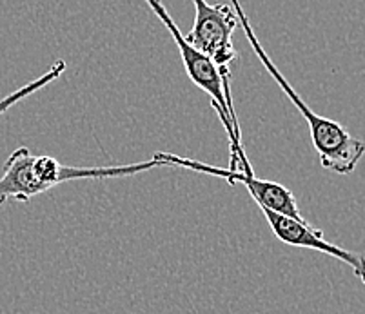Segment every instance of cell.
I'll return each mask as SVG.
<instances>
[{"label": "cell", "mask_w": 365, "mask_h": 314, "mask_svg": "<svg viewBox=\"0 0 365 314\" xmlns=\"http://www.w3.org/2000/svg\"><path fill=\"white\" fill-rule=\"evenodd\" d=\"M165 165L160 158L128 165L108 167H73L64 165L48 155H33L28 147H19L9 155L0 177V206L9 200L29 202L33 197L48 193L62 182L97 180V178H122L157 169ZM168 167V165H165Z\"/></svg>", "instance_id": "6da1fadb"}, {"label": "cell", "mask_w": 365, "mask_h": 314, "mask_svg": "<svg viewBox=\"0 0 365 314\" xmlns=\"http://www.w3.org/2000/svg\"><path fill=\"white\" fill-rule=\"evenodd\" d=\"M231 8L237 13L238 24L244 29L249 44L253 48V51L257 53V57L260 58V62L264 64V68L267 69L269 75H271L273 80L280 85V89L284 91L285 97L293 102L294 108L300 111L304 120L309 125L311 142H313L314 150H317L318 157H320L322 167L338 174L353 173L365 155L364 142H361L360 138L353 137L341 124L331 120V118L322 117V115H318L317 111H313L309 105L305 104L304 98L294 91V88L287 82V78L282 75L280 69H278L277 66L273 64V61L267 57V53H265L260 41H258L257 35H255L253 26L249 22L247 15H245L244 8H242L240 4V0H231Z\"/></svg>", "instance_id": "7a4b0ae2"}, {"label": "cell", "mask_w": 365, "mask_h": 314, "mask_svg": "<svg viewBox=\"0 0 365 314\" xmlns=\"http://www.w3.org/2000/svg\"><path fill=\"white\" fill-rule=\"evenodd\" d=\"M145 2L153 9V13L158 16V21L165 26L169 35L173 36V41L177 44L180 58L184 62V68L191 82L211 97V104L218 111V117H220V122L229 138V151H231V167L229 169L253 171V167H251L247 160V155H245L244 147H242L240 125H238L237 113H235L229 80L222 78L220 69L217 68V64L207 55L198 51L197 48H193L185 41V36L182 35L178 26L175 24L165 6L162 4V0H145Z\"/></svg>", "instance_id": "3957f363"}, {"label": "cell", "mask_w": 365, "mask_h": 314, "mask_svg": "<svg viewBox=\"0 0 365 314\" xmlns=\"http://www.w3.org/2000/svg\"><path fill=\"white\" fill-rule=\"evenodd\" d=\"M191 2L195 6V22L193 29L184 35L185 41L217 64L222 78L231 80L229 66L238 55L233 46V33L238 26L237 13L227 4L213 6L207 0Z\"/></svg>", "instance_id": "277c9868"}, {"label": "cell", "mask_w": 365, "mask_h": 314, "mask_svg": "<svg viewBox=\"0 0 365 314\" xmlns=\"http://www.w3.org/2000/svg\"><path fill=\"white\" fill-rule=\"evenodd\" d=\"M155 157L160 158L165 165H180V167H187L191 171H197V173L211 174V177L224 178L225 182H229L231 186L235 184H242L245 186V189L249 191L251 198L257 202V206L267 207V209L274 211V213H280L284 216L294 218L298 221H307L302 214L300 207L297 204V198L291 193L287 187H284L278 182L271 180H262V178L255 177V171H242V169H224V167H215V165H209L205 162L193 160V158L178 157V155L171 153H155Z\"/></svg>", "instance_id": "5b68a950"}, {"label": "cell", "mask_w": 365, "mask_h": 314, "mask_svg": "<svg viewBox=\"0 0 365 314\" xmlns=\"http://www.w3.org/2000/svg\"><path fill=\"white\" fill-rule=\"evenodd\" d=\"M262 214L267 220L269 227L273 231L274 236L280 240L282 244L291 247H300V249H311L324 253L327 256H333L340 262L347 263L353 269L354 276L360 278L365 283V256L360 253H353L344 247L334 246L333 242H327L322 234L320 229L313 227L309 221H298L294 218L284 216L280 213L267 209V207L258 206Z\"/></svg>", "instance_id": "8992f818"}, {"label": "cell", "mask_w": 365, "mask_h": 314, "mask_svg": "<svg viewBox=\"0 0 365 314\" xmlns=\"http://www.w3.org/2000/svg\"><path fill=\"white\" fill-rule=\"evenodd\" d=\"M66 68H68V64H66V61H62V58H58L56 62H53L51 68L48 69V71L44 73V75H41L38 78H35V80L28 82L26 85H22V88H19L16 91H13V93H9L8 97L0 98V117L4 113H8L9 109L13 108L15 104H19L21 100H24V98L31 97L33 93H36V91H41L42 88H46V85L53 84V82H56L58 78H61L62 73L66 71Z\"/></svg>", "instance_id": "52a82bcc"}]
</instances>
